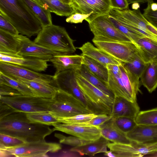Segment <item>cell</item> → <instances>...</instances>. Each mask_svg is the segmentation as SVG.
I'll return each mask as SVG.
<instances>
[{
	"label": "cell",
	"instance_id": "d4e9b609",
	"mask_svg": "<svg viewBox=\"0 0 157 157\" xmlns=\"http://www.w3.org/2000/svg\"><path fill=\"white\" fill-rule=\"evenodd\" d=\"M140 83L152 93L157 87V58L146 63Z\"/></svg>",
	"mask_w": 157,
	"mask_h": 157
},
{
	"label": "cell",
	"instance_id": "9c48e42d",
	"mask_svg": "<svg viewBox=\"0 0 157 157\" xmlns=\"http://www.w3.org/2000/svg\"><path fill=\"white\" fill-rule=\"evenodd\" d=\"M75 69L67 70L54 74V78L57 88L73 95L93 113L99 114L98 110L87 99L78 85Z\"/></svg>",
	"mask_w": 157,
	"mask_h": 157
},
{
	"label": "cell",
	"instance_id": "cb8c5ba5",
	"mask_svg": "<svg viewBox=\"0 0 157 157\" xmlns=\"http://www.w3.org/2000/svg\"><path fill=\"white\" fill-rule=\"evenodd\" d=\"M9 77L26 85L32 90L34 95L38 97L52 98L54 96L57 90L58 89L54 86L48 84L28 80L18 77Z\"/></svg>",
	"mask_w": 157,
	"mask_h": 157
},
{
	"label": "cell",
	"instance_id": "2e32d148",
	"mask_svg": "<svg viewBox=\"0 0 157 157\" xmlns=\"http://www.w3.org/2000/svg\"><path fill=\"white\" fill-rule=\"evenodd\" d=\"M54 131L66 133L89 140L94 141L101 136L99 126H82L76 124H52Z\"/></svg>",
	"mask_w": 157,
	"mask_h": 157
},
{
	"label": "cell",
	"instance_id": "7bdbcfd3",
	"mask_svg": "<svg viewBox=\"0 0 157 157\" xmlns=\"http://www.w3.org/2000/svg\"><path fill=\"white\" fill-rule=\"evenodd\" d=\"M0 29L14 36L19 34L13 25L1 14H0Z\"/></svg>",
	"mask_w": 157,
	"mask_h": 157
},
{
	"label": "cell",
	"instance_id": "4dcf8cb0",
	"mask_svg": "<svg viewBox=\"0 0 157 157\" xmlns=\"http://www.w3.org/2000/svg\"><path fill=\"white\" fill-rule=\"evenodd\" d=\"M44 7L51 12L61 16H69L74 13V11L69 4L60 0H40Z\"/></svg>",
	"mask_w": 157,
	"mask_h": 157
},
{
	"label": "cell",
	"instance_id": "681fc988",
	"mask_svg": "<svg viewBox=\"0 0 157 157\" xmlns=\"http://www.w3.org/2000/svg\"><path fill=\"white\" fill-rule=\"evenodd\" d=\"M129 4L133 3H148L153 1V0H127Z\"/></svg>",
	"mask_w": 157,
	"mask_h": 157
},
{
	"label": "cell",
	"instance_id": "7dc6e473",
	"mask_svg": "<svg viewBox=\"0 0 157 157\" xmlns=\"http://www.w3.org/2000/svg\"><path fill=\"white\" fill-rule=\"evenodd\" d=\"M111 8L121 10L128 9L129 4L127 0H110Z\"/></svg>",
	"mask_w": 157,
	"mask_h": 157
},
{
	"label": "cell",
	"instance_id": "d6986e66",
	"mask_svg": "<svg viewBox=\"0 0 157 157\" xmlns=\"http://www.w3.org/2000/svg\"><path fill=\"white\" fill-rule=\"evenodd\" d=\"M131 141L147 144L157 143V125H137L126 134Z\"/></svg>",
	"mask_w": 157,
	"mask_h": 157
},
{
	"label": "cell",
	"instance_id": "ba28073f",
	"mask_svg": "<svg viewBox=\"0 0 157 157\" xmlns=\"http://www.w3.org/2000/svg\"><path fill=\"white\" fill-rule=\"evenodd\" d=\"M92 40L97 47L122 63L130 62L138 51L136 44L132 42L94 36Z\"/></svg>",
	"mask_w": 157,
	"mask_h": 157
},
{
	"label": "cell",
	"instance_id": "603a6c76",
	"mask_svg": "<svg viewBox=\"0 0 157 157\" xmlns=\"http://www.w3.org/2000/svg\"><path fill=\"white\" fill-rule=\"evenodd\" d=\"M101 136L114 143L129 144L131 142L126 134L118 129L111 118L99 126Z\"/></svg>",
	"mask_w": 157,
	"mask_h": 157
},
{
	"label": "cell",
	"instance_id": "7402d4cb",
	"mask_svg": "<svg viewBox=\"0 0 157 157\" xmlns=\"http://www.w3.org/2000/svg\"><path fill=\"white\" fill-rule=\"evenodd\" d=\"M81 51V55L88 57L107 67L109 64L120 65L122 63L112 57L100 48L87 42L77 48Z\"/></svg>",
	"mask_w": 157,
	"mask_h": 157
},
{
	"label": "cell",
	"instance_id": "52a82bcc",
	"mask_svg": "<svg viewBox=\"0 0 157 157\" xmlns=\"http://www.w3.org/2000/svg\"><path fill=\"white\" fill-rule=\"evenodd\" d=\"M51 101V98L23 94L0 97V101L8 105L16 112L25 113L49 112Z\"/></svg>",
	"mask_w": 157,
	"mask_h": 157
},
{
	"label": "cell",
	"instance_id": "8992f818",
	"mask_svg": "<svg viewBox=\"0 0 157 157\" xmlns=\"http://www.w3.org/2000/svg\"><path fill=\"white\" fill-rule=\"evenodd\" d=\"M61 148L60 144L47 142L44 140L25 142L10 148L0 149V155L1 157H47L48 153L56 152Z\"/></svg>",
	"mask_w": 157,
	"mask_h": 157
},
{
	"label": "cell",
	"instance_id": "6da1fadb",
	"mask_svg": "<svg viewBox=\"0 0 157 157\" xmlns=\"http://www.w3.org/2000/svg\"><path fill=\"white\" fill-rule=\"evenodd\" d=\"M54 131L48 125L31 121L23 112H15L0 119V133L25 142L44 140Z\"/></svg>",
	"mask_w": 157,
	"mask_h": 157
},
{
	"label": "cell",
	"instance_id": "f907efd6",
	"mask_svg": "<svg viewBox=\"0 0 157 157\" xmlns=\"http://www.w3.org/2000/svg\"><path fill=\"white\" fill-rule=\"evenodd\" d=\"M132 8L133 10H138L140 8V4L137 2L133 3H132Z\"/></svg>",
	"mask_w": 157,
	"mask_h": 157
},
{
	"label": "cell",
	"instance_id": "b9f144b4",
	"mask_svg": "<svg viewBox=\"0 0 157 157\" xmlns=\"http://www.w3.org/2000/svg\"><path fill=\"white\" fill-rule=\"evenodd\" d=\"M111 118L112 117L110 115L107 114H99L88 121L76 124L86 126H99Z\"/></svg>",
	"mask_w": 157,
	"mask_h": 157
},
{
	"label": "cell",
	"instance_id": "4fadbf2b",
	"mask_svg": "<svg viewBox=\"0 0 157 157\" xmlns=\"http://www.w3.org/2000/svg\"><path fill=\"white\" fill-rule=\"evenodd\" d=\"M74 13L92 14L85 20L88 23L96 17L107 14L111 8L110 0H71Z\"/></svg>",
	"mask_w": 157,
	"mask_h": 157
},
{
	"label": "cell",
	"instance_id": "e0dca14e",
	"mask_svg": "<svg viewBox=\"0 0 157 157\" xmlns=\"http://www.w3.org/2000/svg\"><path fill=\"white\" fill-rule=\"evenodd\" d=\"M108 148L114 157H140L148 155L150 151L148 145L131 141L129 144L109 143Z\"/></svg>",
	"mask_w": 157,
	"mask_h": 157
},
{
	"label": "cell",
	"instance_id": "5bb4252c",
	"mask_svg": "<svg viewBox=\"0 0 157 157\" xmlns=\"http://www.w3.org/2000/svg\"><path fill=\"white\" fill-rule=\"evenodd\" d=\"M17 36L19 41L17 54L23 57L38 58L48 62L50 61L55 56L65 55L40 46L32 41L26 36L20 34Z\"/></svg>",
	"mask_w": 157,
	"mask_h": 157
},
{
	"label": "cell",
	"instance_id": "7a4b0ae2",
	"mask_svg": "<svg viewBox=\"0 0 157 157\" xmlns=\"http://www.w3.org/2000/svg\"><path fill=\"white\" fill-rule=\"evenodd\" d=\"M0 14L19 34L28 37L37 35L42 28L37 17L22 0H0Z\"/></svg>",
	"mask_w": 157,
	"mask_h": 157
},
{
	"label": "cell",
	"instance_id": "f546056e",
	"mask_svg": "<svg viewBox=\"0 0 157 157\" xmlns=\"http://www.w3.org/2000/svg\"><path fill=\"white\" fill-rule=\"evenodd\" d=\"M19 46L17 36L0 29V53L17 54Z\"/></svg>",
	"mask_w": 157,
	"mask_h": 157
},
{
	"label": "cell",
	"instance_id": "f35d334b",
	"mask_svg": "<svg viewBox=\"0 0 157 157\" xmlns=\"http://www.w3.org/2000/svg\"><path fill=\"white\" fill-rule=\"evenodd\" d=\"M55 136L59 140L60 143L74 147L86 145L95 141L87 140L74 136H66L59 133H55Z\"/></svg>",
	"mask_w": 157,
	"mask_h": 157
},
{
	"label": "cell",
	"instance_id": "ac0fdd59",
	"mask_svg": "<svg viewBox=\"0 0 157 157\" xmlns=\"http://www.w3.org/2000/svg\"><path fill=\"white\" fill-rule=\"evenodd\" d=\"M140 111L137 102H132L122 97L115 96L110 115L113 118L127 117L135 119Z\"/></svg>",
	"mask_w": 157,
	"mask_h": 157
},
{
	"label": "cell",
	"instance_id": "f1b7e54d",
	"mask_svg": "<svg viewBox=\"0 0 157 157\" xmlns=\"http://www.w3.org/2000/svg\"><path fill=\"white\" fill-rule=\"evenodd\" d=\"M75 70L77 74L106 94L114 98V96L109 88L107 84L91 72L85 65L83 64Z\"/></svg>",
	"mask_w": 157,
	"mask_h": 157
},
{
	"label": "cell",
	"instance_id": "484cf974",
	"mask_svg": "<svg viewBox=\"0 0 157 157\" xmlns=\"http://www.w3.org/2000/svg\"><path fill=\"white\" fill-rule=\"evenodd\" d=\"M140 55L146 63L157 58V43L146 37L139 39L135 43Z\"/></svg>",
	"mask_w": 157,
	"mask_h": 157
},
{
	"label": "cell",
	"instance_id": "bcb514c9",
	"mask_svg": "<svg viewBox=\"0 0 157 157\" xmlns=\"http://www.w3.org/2000/svg\"><path fill=\"white\" fill-rule=\"evenodd\" d=\"M92 14V13L87 14L75 13L69 16L66 19V21L67 22L71 23H82L84 20Z\"/></svg>",
	"mask_w": 157,
	"mask_h": 157
},
{
	"label": "cell",
	"instance_id": "83f0119b",
	"mask_svg": "<svg viewBox=\"0 0 157 157\" xmlns=\"http://www.w3.org/2000/svg\"><path fill=\"white\" fill-rule=\"evenodd\" d=\"M40 21L42 28L52 25L51 12L43 6L40 0H22Z\"/></svg>",
	"mask_w": 157,
	"mask_h": 157
},
{
	"label": "cell",
	"instance_id": "30bf717a",
	"mask_svg": "<svg viewBox=\"0 0 157 157\" xmlns=\"http://www.w3.org/2000/svg\"><path fill=\"white\" fill-rule=\"evenodd\" d=\"M76 78L78 85L85 96L96 108L100 114L110 115L114 98L106 94L76 73Z\"/></svg>",
	"mask_w": 157,
	"mask_h": 157
},
{
	"label": "cell",
	"instance_id": "277c9868",
	"mask_svg": "<svg viewBox=\"0 0 157 157\" xmlns=\"http://www.w3.org/2000/svg\"><path fill=\"white\" fill-rule=\"evenodd\" d=\"M108 14L157 43V28L146 19L139 9L121 10L111 8Z\"/></svg>",
	"mask_w": 157,
	"mask_h": 157
},
{
	"label": "cell",
	"instance_id": "4316f807",
	"mask_svg": "<svg viewBox=\"0 0 157 157\" xmlns=\"http://www.w3.org/2000/svg\"><path fill=\"white\" fill-rule=\"evenodd\" d=\"M109 141L101 136L94 142L83 146L74 147L70 151L78 153L81 155H93L101 153H106Z\"/></svg>",
	"mask_w": 157,
	"mask_h": 157
},
{
	"label": "cell",
	"instance_id": "74e56055",
	"mask_svg": "<svg viewBox=\"0 0 157 157\" xmlns=\"http://www.w3.org/2000/svg\"><path fill=\"white\" fill-rule=\"evenodd\" d=\"M116 127L126 134L132 130L137 125L135 119L127 117L112 118Z\"/></svg>",
	"mask_w": 157,
	"mask_h": 157
},
{
	"label": "cell",
	"instance_id": "816d5d0a",
	"mask_svg": "<svg viewBox=\"0 0 157 157\" xmlns=\"http://www.w3.org/2000/svg\"><path fill=\"white\" fill-rule=\"evenodd\" d=\"M62 2L67 4H70L71 0H60Z\"/></svg>",
	"mask_w": 157,
	"mask_h": 157
},
{
	"label": "cell",
	"instance_id": "9a60e30c",
	"mask_svg": "<svg viewBox=\"0 0 157 157\" xmlns=\"http://www.w3.org/2000/svg\"><path fill=\"white\" fill-rule=\"evenodd\" d=\"M120 65L107 66L109 72L107 85L114 97H121L129 101L128 78L126 73L120 68Z\"/></svg>",
	"mask_w": 157,
	"mask_h": 157
},
{
	"label": "cell",
	"instance_id": "e575fe53",
	"mask_svg": "<svg viewBox=\"0 0 157 157\" xmlns=\"http://www.w3.org/2000/svg\"><path fill=\"white\" fill-rule=\"evenodd\" d=\"M27 118L31 121L48 125L59 123L58 118L49 112H38L26 113Z\"/></svg>",
	"mask_w": 157,
	"mask_h": 157
},
{
	"label": "cell",
	"instance_id": "8fae6325",
	"mask_svg": "<svg viewBox=\"0 0 157 157\" xmlns=\"http://www.w3.org/2000/svg\"><path fill=\"white\" fill-rule=\"evenodd\" d=\"M0 72L9 77L48 84L57 88L54 75L43 74L13 63L0 61Z\"/></svg>",
	"mask_w": 157,
	"mask_h": 157
},
{
	"label": "cell",
	"instance_id": "3957f363",
	"mask_svg": "<svg viewBox=\"0 0 157 157\" xmlns=\"http://www.w3.org/2000/svg\"><path fill=\"white\" fill-rule=\"evenodd\" d=\"M34 41L49 49L65 55L72 54L76 50L74 41L65 29L53 24L43 27Z\"/></svg>",
	"mask_w": 157,
	"mask_h": 157
},
{
	"label": "cell",
	"instance_id": "8d00e7d4",
	"mask_svg": "<svg viewBox=\"0 0 157 157\" xmlns=\"http://www.w3.org/2000/svg\"><path fill=\"white\" fill-rule=\"evenodd\" d=\"M0 84L10 86L19 91L23 94L34 95L32 90L26 85L0 72Z\"/></svg>",
	"mask_w": 157,
	"mask_h": 157
},
{
	"label": "cell",
	"instance_id": "f6af8a7d",
	"mask_svg": "<svg viewBox=\"0 0 157 157\" xmlns=\"http://www.w3.org/2000/svg\"><path fill=\"white\" fill-rule=\"evenodd\" d=\"M22 94L19 91L10 86L0 84V96H14Z\"/></svg>",
	"mask_w": 157,
	"mask_h": 157
},
{
	"label": "cell",
	"instance_id": "f5cc1de1",
	"mask_svg": "<svg viewBox=\"0 0 157 157\" xmlns=\"http://www.w3.org/2000/svg\"><path fill=\"white\" fill-rule=\"evenodd\" d=\"M154 154L155 155H154V156H157V153H155V154Z\"/></svg>",
	"mask_w": 157,
	"mask_h": 157
},
{
	"label": "cell",
	"instance_id": "836d02e7",
	"mask_svg": "<svg viewBox=\"0 0 157 157\" xmlns=\"http://www.w3.org/2000/svg\"><path fill=\"white\" fill-rule=\"evenodd\" d=\"M135 121L137 125H157V108L140 111Z\"/></svg>",
	"mask_w": 157,
	"mask_h": 157
},
{
	"label": "cell",
	"instance_id": "ee69618b",
	"mask_svg": "<svg viewBox=\"0 0 157 157\" xmlns=\"http://www.w3.org/2000/svg\"><path fill=\"white\" fill-rule=\"evenodd\" d=\"M143 14L150 23L157 28V9L152 10L147 5L144 10Z\"/></svg>",
	"mask_w": 157,
	"mask_h": 157
},
{
	"label": "cell",
	"instance_id": "44dd1931",
	"mask_svg": "<svg viewBox=\"0 0 157 157\" xmlns=\"http://www.w3.org/2000/svg\"><path fill=\"white\" fill-rule=\"evenodd\" d=\"M56 69L54 74L61 72L80 67L82 64L83 56L81 55H62L55 56L50 60Z\"/></svg>",
	"mask_w": 157,
	"mask_h": 157
},
{
	"label": "cell",
	"instance_id": "5b68a950",
	"mask_svg": "<svg viewBox=\"0 0 157 157\" xmlns=\"http://www.w3.org/2000/svg\"><path fill=\"white\" fill-rule=\"evenodd\" d=\"M51 99L49 112L58 118L93 113L73 95L61 89L57 90Z\"/></svg>",
	"mask_w": 157,
	"mask_h": 157
},
{
	"label": "cell",
	"instance_id": "ab89813d",
	"mask_svg": "<svg viewBox=\"0 0 157 157\" xmlns=\"http://www.w3.org/2000/svg\"><path fill=\"white\" fill-rule=\"evenodd\" d=\"M98 115L93 113L81 114L69 117L58 118V119L59 123L77 124L88 121Z\"/></svg>",
	"mask_w": 157,
	"mask_h": 157
},
{
	"label": "cell",
	"instance_id": "ffe728a7",
	"mask_svg": "<svg viewBox=\"0 0 157 157\" xmlns=\"http://www.w3.org/2000/svg\"><path fill=\"white\" fill-rule=\"evenodd\" d=\"M0 61L15 64L36 72L45 71L48 66L47 61L38 58L15 57L0 54Z\"/></svg>",
	"mask_w": 157,
	"mask_h": 157
},
{
	"label": "cell",
	"instance_id": "7c38bea8",
	"mask_svg": "<svg viewBox=\"0 0 157 157\" xmlns=\"http://www.w3.org/2000/svg\"><path fill=\"white\" fill-rule=\"evenodd\" d=\"M88 23L90 31L94 37L132 42L110 21L108 14L98 16Z\"/></svg>",
	"mask_w": 157,
	"mask_h": 157
},
{
	"label": "cell",
	"instance_id": "60d3db41",
	"mask_svg": "<svg viewBox=\"0 0 157 157\" xmlns=\"http://www.w3.org/2000/svg\"><path fill=\"white\" fill-rule=\"evenodd\" d=\"M25 143L20 139L0 133V149L13 147Z\"/></svg>",
	"mask_w": 157,
	"mask_h": 157
},
{
	"label": "cell",
	"instance_id": "1f68e13d",
	"mask_svg": "<svg viewBox=\"0 0 157 157\" xmlns=\"http://www.w3.org/2000/svg\"><path fill=\"white\" fill-rule=\"evenodd\" d=\"M83 56V64L91 72L107 84L109 72L107 67L88 57Z\"/></svg>",
	"mask_w": 157,
	"mask_h": 157
},
{
	"label": "cell",
	"instance_id": "d6a6232c",
	"mask_svg": "<svg viewBox=\"0 0 157 157\" xmlns=\"http://www.w3.org/2000/svg\"><path fill=\"white\" fill-rule=\"evenodd\" d=\"M124 65L136 79L140 81V78L145 68L146 63L143 60L138 52L130 62L124 63Z\"/></svg>",
	"mask_w": 157,
	"mask_h": 157
},
{
	"label": "cell",
	"instance_id": "d590c367",
	"mask_svg": "<svg viewBox=\"0 0 157 157\" xmlns=\"http://www.w3.org/2000/svg\"><path fill=\"white\" fill-rule=\"evenodd\" d=\"M107 14L108 18L110 21L134 44L140 38L145 37L140 33L121 23L108 14Z\"/></svg>",
	"mask_w": 157,
	"mask_h": 157
},
{
	"label": "cell",
	"instance_id": "c3c4849f",
	"mask_svg": "<svg viewBox=\"0 0 157 157\" xmlns=\"http://www.w3.org/2000/svg\"><path fill=\"white\" fill-rule=\"evenodd\" d=\"M15 112L9 106L0 101V119Z\"/></svg>",
	"mask_w": 157,
	"mask_h": 157
}]
</instances>
